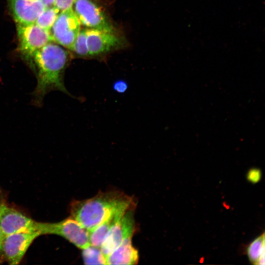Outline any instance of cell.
Segmentation results:
<instances>
[{
    "label": "cell",
    "mask_w": 265,
    "mask_h": 265,
    "mask_svg": "<svg viewBox=\"0 0 265 265\" xmlns=\"http://www.w3.org/2000/svg\"><path fill=\"white\" fill-rule=\"evenodd\" d=\"M59 12L60 11L54 6L45 7L35 24L41 28L50 31Z\"/></svg>",
    "instance_id": "15"
},
{
    "label": "cell",
    "mask_w": 265,
    "mask_h": 265,
    "mask_svg": "<svg viewBox=\"0 0 265 265\" xmlns=\"http://www.w3.org/2000/svg\"><path fill=\"white\" fill-rule=\"evenodd\" d=\"M80 25L72 8L60 11L50 30L53 41L71 51Z\"/></svg>",
    "instance_id": "6"
},
{
    "label": "cell",
    "mask_w": 265,
    "mask_h": 265,
    "mask_svg": "<svg viewBox=\"0 0 265 265\" xmlns=\"http://www.w3.org/2000/svg\"><path fill=\"white\" fill-rule=\"evenodd\" d=\"M71 57L63 47L51 41L36 51L27 61L37 78L33 93L34 105L41 106L44 96L53 90H59L72 96L64 83L65 71Z\"/></svg>",
    "instance_id": "1"
},
{
    "label": "cell",
    "mask_w": 265,
    "mask_h": 265,
    "mask_svg": "<svg viewBox=\"0 0 265 265\" xmlns=\"http://www.w3.org/2000/svg\"><path fill=\"white\" fill-rule=\"evenodd\" d=\"M132 237L124 239L120 245L106 257V265H135L139 261L138 251L132 245Z\"/></svg>",
    "instance_id": "12"
},
{
    "label": "cell",
    "mask_w": 265,
    "mask_h": 265,
    "mask_svg": "<svg viewBox=\"0 0 265 265\" xmlns=\"http://www.w3.org/2000/svg\"><path fill=\"white\" fill-rule=\"evenodd\" d=\"M0 227L5 236L19 232L38 231V222L13 208L1 204L0 207Z\"/></svg>",
    "instance_id": "10"
},
{
    "label": "cell",
    "mask_w": 265,
    "mask_h": 265,
    "mask_svg": "<svg viewBox=\"0 0 265 265\" xmlns=\"http://www.w3.org/2000/svg\"><path fill=\"white\" fill-rule=\"evenodd\" d=\"M134 209L128 210L109 229L100 247L106 257L115 250L124 239L132 237L135 230Z\"/></svg>",
    "instance_id": "8"
},
{
    "label": "cell",
    "mask_w": 265,
    "mask_h": 265,
    "mask_svg": "<svg viewBox=\"0 0 265 265\" xmlns=\"http://www.w3.org/2000/svg\"><path fill=\"white\" fill-rule=\"evenodd\" d=\"M134 208L125 207L118 209L112 213L108 217L101 223L93 231L89 232L90 245L100 248L110 228L115 222L129 209Z\"/></svg>",
    "instance_id": "13"
},
{
    "label": "cell",
    "mask_w": 265,
    "mask_h": 265,
    "mask_svg": "<svg viewBox=\"0 0 265 265\" xmlns=\"http://www.w3.org/2000/svg\"><path fill=\"white\" fill-rule=\"evenodd\" d=\"M16 24L35 23L45 7L39 0H7Z\"/></svg>",
    "instance_id": "11"
},
{
    "label": "cell",
    "mask_w": 265,
    "mask_h": 265,
    "mask_svg": "<svg viewBox=\"0 0 265 265\" xmlns=\"http://www.w3.org/2000/svg\"><path fill=\"white\" fill-rule=\"evenodd\" d=\"M80 57H89L86 29H80L71 50Z\"/></svg>",
    "instance_id": "17"
},
{
    "label": "cell",
    "mask_w": 265,
    "mask_h": 265,
    "mask_svg": "<svg viewBox=\"0 0 265 265\" xmlns=\"http://www.w3.org/2000/svg\"><path fill=\"white\" fill-rule=\"evenodd\" d=\"M75 0H54V6L62 11L72 7Z\"/></svg>",
    "instance_id": "19"
},
{
    "label": "cell",
    "mask_w": 265,
    "mask_h": 265,
    "mask_svg": "<svg viewBox=\"0 0 265 265\" xmlns=\"http://www.w3.org/2000/svg\"><path fill=\"white\" fill-rule=\"evenodd\" d=\"M39 232H19L5 235L2 246L1 259L10 265H18Z\"/></svg>",
    "instance_id": "9"
},
{
    "label": "cell",
    "mask_w": 265,
    "mask_h": 265,
    "mask_svg": "<svg viewBox=\"0 0 265 265\" xmlns=\"http://www.w3.org/2000/svg\"><path fill=\"white\" fill-rule=\"evenodd\" d=\"M134 199L117 191L99 192L91 198L75 200L70 205V213L89 232L119 209L135 208Z\"/></svg>",
    "instance_id": "2"
},
{
    "label": "cell",
    "mask_w": 265,
    "mask_h": 265,
    "mask_svg": "<svg viewBox=\"0 0 265 265\" xmlns=\"http://www.w3.org/2000/svg\"><path fill=\"white\" fill-rule=\"evenodd\" d=\"M40 1L45 7H51L54 6V0H39Z\"/></svg>",
    "instance_id": "21"
},
{
    "label": "cell",
    "mask_w": 265,
    "mask_h": 265,
    "mask_svg": "<svg viewBox=\"0 0 265 265\" xmlns=\"http://www.w3.org/2000/svg\"><path fill=\"white\" fill-rule=\"evenodd\" d=\"M37 231L41 235L61 236L81 249L90 245L89 232L72 217L56 223L38 222Z\"/></svg>",
    "instance_id": "4"
},
{
    "label": "cell",
    "mask_w": 265,
    "mask_h": 265,
    "mask_svg": "<svg viewBox=\"0 0 265 265\" xmlns=\"http://www.w3.org/2000/svg\"><path fill=\"white\" fill-rule=\"evenodd\" d=\"M262 178V172L258 168H252L250 169L246 175L247 180L253 184L258 183Z\"/></svg>",
    "instance_id": "18"
},
{
    "label": "cell",
    "mask_w": 265,
    "mask_h": 265,
    "mask_svg": "<svg viewBox=\"0 0 265 265\" xmlns=\"http://www.w3.org/2000/svg\"><path fill=\"white\" fill-rule=\"evenodd\" d=\"M1 205V204L0 203V207Z\"/></svg>",
    "instance_id": "23"
},
{
    "label": "cell",
    "mask_w": 265,
    "mask_h": 265,
    "mask_svg": "<svg viewBox=\"0 0 265 265\" xmlns=\"http://www.w3.org/2000/svg\"><path fill=\"white\" fill-rule=\"evenodd\" d=\"M86 29L89 57H99L122 47L124 38L118 32L88 28Z\"/></svg>",
    "instance_id": "7"
},
{
    "label": "cell",
    "mask_w": 265,
    "mask_h": 265,
    "mask_svg": "<svg viewBox=\"0 0 265 265\" xmlns=\"http://www.w3.org/2000/svg\"><path fill=\"white\" fill-rule=\"evenodd\" d=\"M4 234H3L0 227V258L1 255V250H2V242L4 238Z\"/></svg>",
    "instance_id": "22"
},
{
    "label": "cell",
    "mask_w": 265,
    "mask_h": 265,
    "mask_svg": "<svg viewBox=\"0 0 265 265\" xmlns=\"http://www.w3.org/2000/svg\"><path fill=\"white\" fill-rule=\"evenodd\" d=\"M16 26L18 50L26 61L36 51L53 41L50 31L41 28L35 23L16 24Z\"/></svg>",
    "instance_id": "5"
},
{
    "label": "cell",
    "mask_w": 265,
    "mask_h": 265,
    "mask_svg": "<svg viewBox=\"0 0 265 265\" xmlns=\"http://www.w3.org/2000/svg\"><path fill=\"white\" fill-rule=\"evenodd\" d=\"M72 8L80 25L86 28L118 32L107 12L98 0H75Z\"/></svg>",
    "instance_id": "3"
},
{
    "label": "cell",
    "mask_w": 265,
    "mask_h": 265,
    "mask_svg": "<svg viewBox=\"0 0 265 265\" xmlns=\"http://www.w3.org/2000/svg\"><path fill=\"white\" fill-rule=\"evenodd\" d=\"M113 88L117 92L124 93L128 88V84L123 80H117L114 83Z\"/></svg>",
    "instance_id": "20"
},
{
    "label": "cell",
    "mask_w": 265,
    "mask_h": 265,
    "mask_svg": "<svg viewBox=\"0 0 265 265\" xmlns=\"http://www.w3.org/2000/svg\"><path fill=\"white\" fill-rule=\"evenodd\" d=\"M82 256L85 265H106V257L101 248L91 245L82 249Z\"/></svg>",
    "instance_id": "16"
},
{
    "label": "cell",
    "mask_w": 265,
    "mask_h": 265,
    "mask_svg": "<svg viewBox=\"0 0 265 265\" xmlns=\"http://www.w3.org/2000/svg\"><path fill=\"white\" fill-rule=\"evenodd\" d=\"M264 234L255 238L247 249L249 261L255 265H265Z\"/></svg>",
    "instance_id": "14"
}]
</instances>
